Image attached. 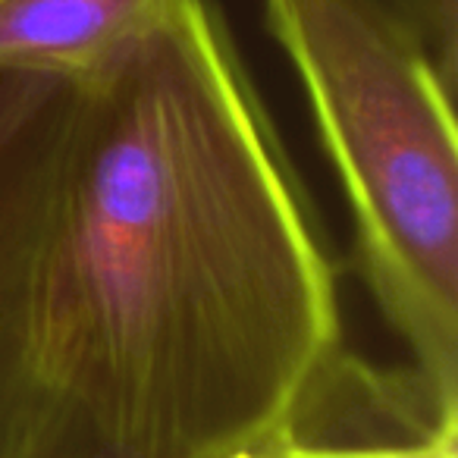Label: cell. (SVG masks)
I'll return each mask as SVG.
<instances>
[{"label": "cell", "instance_id": "cell-1", "mask_svg": "<svg viewBox=\"0 0 458 458\" xmlns=\"http://www.w3.org/2000/svg\"><path fill=\"white\" fill-rule=\"evenodd\" d=\"M35 368L126 458H223L343 361L339 276L214 0L79 79L35 274Z\"/></svg>", "mask_w": 458, "mask_h": 458}, {"label": "cell", "instance_id": "cell-6", "mask_svg": "<svg viewBox=\"0 0 458 458\" xmlns=\"http://www.w3.org/2000/svg\"><path fill=\"white\" fill-rule=\"evenodd\" d=\"M430 57L458 89V0H368Z\"/></svg>", "mask_w": 458, "mask_h": 458}, {"label": "cell", "instance_id": "cell-2", "mask_svg": "<svg viewBox=\"0 0 458 458\" xmlns=\"http://www.w3.org/2000/svg\"><path fill=\"white\" fill-rule=\"evenodd\" d=\"M339 179L361 280L408 374L458 411L455 85L368 0H264Z\"/></svg>", "mask_w": 458, "mask_h": 458}, {"label": "cell", "instance_id": "cell-7", "mask_svg": "<svg viewBox=\"0 0 458 458\" xmlns=\"http://www.w3.org/2000/svg\"><path fill=\"white\" fill-rule=\"evenodd\" d=\"M29 458H126V455L107 449L104 443H98L85 427H70L66 433L54 437L51 443L35 449Z\"/></svg>", "mask_w": 458, "mask_h": 458}, {"label": "cell", "instance_id": "cell-4", "mask_svg": "<svg viewBox=\"0 0 458 458\" xmlns=\"http://www.w3.org/2000/svg\"><path fill=\"white\" fill-rule=\"evenodd\" d=\"M176 0H0V72L82 79Z\"/></svg>", "mask_w": 458, "mask_h": 458}, {"label": "cell", "instance_id": "cell-3", "mask_svg": "<svg viewBox=\"0 0 458 458\" xmlns=\"http://www.w3.org/2000/svg\"><path fill=\"white\" fill-rule=\"evenodd\" d=\"M79 79L0 72V458H29L76 420L35 368V274Z\"/></svg>", "mask_w": 458, "mask_h": 458}, {"label": "cell", "instance_id": "cell-5", "mask_svg": "<svg viewBox=\"0 0 458 458\" xmlns=\"http://www.w3.org/2000/svg\"><path fill=\"white\" fill-rule=\"evenodd\" d=\"M223 458H458V430L324 437L289 420L270 437Z\"/></svg>", "mask_w": 458, "mask_h": 458}]
</instances>
